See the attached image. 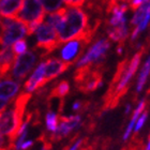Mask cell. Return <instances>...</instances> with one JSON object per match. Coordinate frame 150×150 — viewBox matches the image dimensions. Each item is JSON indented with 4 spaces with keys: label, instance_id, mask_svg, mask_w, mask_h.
<instances>
[{
    "label": "cell",
    "instance_id": "1",
    "mask_svg": "<svg viewBox=\"0 0 150 150\" xmlns=\"http://www.w3.org/2000/svg\"><path fill=\"white\" fill-rule=\"evenodd\" d=\"M61 11L62 24L57 30L59 44L78 38H89L90 24L86 10L81 6H66Z\"/></svg>",
    "mask_w": 150,
    "mask_h": 150
},
{
    "label": "cell",
    "instance_id": "2",
    "mask_svg": "<svg viewBox=\"0 0 150 150\" xmlns=\"http://www.w3.org/2000/svg\"><path fill=\"white\" fill-rule=\"evenodd\" d=\"M30 97L31 94L23 92L16 98L12 106L0 114V134L9 138L11 144L15 141L17 131L24 121V114Z\"/></svg>",
    "mask_w": 150,
    "mask_h": 150
},
{
    "label": "cell",
    "instance_id": "3",
    "mask_svg": "<svg viewBox=\"0 0 150 150\" xmlns=\"http://www.w3.org/2000/svg\"><path fill=\"white\" fill-rule=\"evenodd\" d=\"M112 43L106 37L99 38L86 48L81 57L75 61L77 70L84 71L91 66H100L105 61Z\"/></svg>",
    "mask_w": 150,
    "mask_h": 150
},
{
    "label": "cell",
    "instance_id": "4",
    "mask_svg": "<svg viewBox=\"0 0 150 150\" xmlns=\"http://www.w3.org/2000/svg\"><path fill=\"white\" fill-rule=\"evenodd\" d=\"M142 57H143L142 52L135 53L128 62H125L120 67L118 74H117V78L114 81L112 91V97L115 99L123 94L125 90L128 89L129 85L131 84L134 76L138 72V69H139L142 63Z\"/></svg>",
    "mask_w": 150,
    "mask_h": 150
},
{
    "label": "cell",
    "instance_id": "5",
    "mask_svg": "<svg viewBox=\"0 0 150 150\" xmlns=\"http://www.w3.org/2000/svg\"><path fill=\"white\" fill-rule=\"evenodd\" d=\"M29 35L28 27L18 18H3L0 28V46L8 47Z\"/></svg>",
    "mask_w": 150,
    "mask_h": 150
},
{
    "label": "cell",
    "instance_id": "6",
    "mask_svg": "<svg viewBox=\"0 0 150 150\" xmlns=\"http://www.w3.org/2000/svg\"><path fill=\"white\" fill-rule=\"evenodd\" d=\"M31 35H33L35 38V48L38 50L44 52V54L53 52L59 45L57 31L45 21L39 24V26Z\"/></svg>",
    "mask_w": 150,
    "mask_h": 150
},
{
    "label": "cell",
    "instance_id": "7",
    "mask_svg": "<svg viewBox=\"0 0 150 150\" xmlns=\"http://www.w3.org/2000/svg\"><path fill=\"white\" fill-rule=\"evenodd\" d=\"M39 58L40 55L38 53V50H27L26 53L16 56V59L11 69V77L22 83L28 76L29 73L33 71L38 64Z\"/></svg>",
    "mask_w": 150,
    "mask_h": 150
},
{
    "label": "cell",
    "instance_id": "8",
    "mask_svg": "<svg viewBox=\"0 0 150 150\" xmlns=\"http://www.w3.org/2000/svg\"><path fill=\"white\" fill-rule=\"evenodd\" d=\"M89 38H78L60 43L57 47V55L61 61L67 64L75 62L84 53L85 46L88 43Z\"/></svg>",
    "mask_w": 150,
    "mask_h": 150
},
{
    "label": "cell",
    "instance_id": "9",
    "mask_svg": "<svg viewBox=\"0 0 150 150\" xmlns=\"http://www.w3.org/2000/svg\"><path fill=\"white\" fill-rule=\"evenodd\" d=\"M129 24L133 27L132 31L130 32V40L135 42L150 24V0L134 10Z\"/></svg>",
    "mask_w": 150,
    "mask_h": 150
},
{
    "label": "cell",
    "instance_id": "10",
    "mask_svg": "<svg viewBox=\"0 0 150 150\" xmlns=\"http://www.w3.org/2000/svg\"><path fill=\"white\" fill-rule=\"evenodd\" d=\"M45 13L46 12L40 0H24L22 9L16 18L24 22L27 26L31 24H40L44 21Z\"/></svg>",
    "mask_w": 150,
    "mask_h": 150
},
{
    "label": "cell",
    "instance_id": "11",
    "mask_svg": "<svg viewBox=\"0 0 150 150\" xmlns=\"http://www.w3.org/2000/svg\"><path fill=\"white\" fill-rule=\"evenodd\" d=\"M83 125V118L79 114H73V115L61 117L59 119V123L56 131L52 135V138L55 141H59L62 138H66L73 132L77 131Z\"/></svg>",
    "mask_w": 150,
    "mask_h": 150
},
{
    "label": "cell",
    "instance_id": "12",
    "mask_svg": "<svg viewBox=\"0 0 150 150\" xmlns=\"http://www.w3.org/2000/svg\"><path fill=\"white\" fill-rule=\"evenodd\" d=\"M110 17L107 21V28H118L130 26L128 18L129 4L125 2H117L108 6Z\"/></svg>",
    "mask_w": 150,
    "mask_h": 150
},
{
    "label": "cell",
    "instance_id": "13",
    "mask_svg": "<svg viewBox=\"0 0 150 150\" xmlns=\"http://www.w3.org/2000/svg\"><path fill=\"white\" fill-rule=\"evenodd\" d=\"M44 67H45L44 60L40 61L35 66L31 74L29 75V77L27 78V81L24 84V92L25 93H33L48 83L45 78V75H44Z\"/></svg>",
    "mask_w": 150,
    "mask_h": 150
},
{
    "label": "cell",
    "instance_id": "14",
    "mask_svg": "<svg viewBox=\"0 0 150 150\" xmlns=\"http://www.w3.org/2000/svg\"><path fill=\"white\" fill-rule=\"evenodd\" d=\"M45 67H44V75L47 81H50L60 76L61 74L66 72L69 64L64 63L63 61L57 58V57H48L44 59Z\"/></svg>",
    "mask_w": 150,
    "mask_h": 150
},
{
    "label": "cell",
    "instance_id": "15",
    "mask_svg": "<svg viewBox=\"0 0 150 150\" xmlns=\"http://www.w3.org/2000/svg\"><path fill=\"white\" fill-rule=\"evenodd\" d=\"M21 81L13 79L12 77L6 76L0 81V99L12 101L19 93L21 90Z\"/></svg>",
    "mask_w": 150,
    "mask_h": 150
},
{
    "label": "cell",
    "instance_id": "16",
    "mask_svg": "<svg viewBox=\"0 0 150 150\" xmlns=\"http://www.w3.org/2000/svg\"><path fill=\"white\" fill-rule=\"evenodd\" d=\"M16 59V55L13 52L12 46L1 47L0 50V77L8 76Z\"/></svg>",
    "mask_w": 150,
    "mask_h": 150
},
{
    "label": "cell",
    "instance_id": "17",
    "mask_svg": "<svg viewBox=\"0 0 150 150\" xmlns=\"http://www.w3.org/2000/svg\"><path fill=\"white\" fill-rule=\"evenodd\" d=\"M24 0H0V16L3 18H16Z\"/></svg>",
    "mask_w": 150,
    "mask_h": 150
},
{
    "label": "cell",
    "instance_id": "18",
    "mask_svg": "<svg viewBox=\"0 0 150 150\" xmlns=\"http://www.w3.org/2000/svg\"><path fill=\"white\" fill-rule=\"evenodd\" d=\"M146 106H147V102H146V100H145V99H142V100L137 103L136 107L133 110L131 118H130V121H129L128 125H127V128H125V132H123V135H122V141L123 142L129 141V138L132 136L133 131H134V127H135V123H136V120H137V118L141 116L142 112H145Z\"/></svg>",
    "mask_w": 150,
    "mask_h": 150
},
{
    "label": "cell",
    "instance_id": "19",
    "mask_svg": "<svg viewBox=\"0 0 150 150\" xmlns=\"http://www.w3.org/2000/svg\"><path fill=\"white\" fill-rule=\"evenodd\" d=\"M150 77V55L145 59L144 63L139 67L137 72V78L135 83V91L137 93H141L144 90L145 86L147 84L148 79Z\"/></svg>",
    "mask_w": 150,
    "mask_h": 150
},
{
    "label": "cell",
    "instance_id": "20",
    "mask_svg": "<svg viewBox=\"0 0 150 150\" xmlns=\"http://www.w3.org/2000/svg\"><path fill=\"white\" fill-rule=\"evenodd\" d=\"M130 26L125 27H118V28H106L107 39L110 42L115 43H122L127 40V38L130 37Z\"/></svg>",
    "mask_w": 150,
    "mask_h": 150
},
{
    "label": "cell",
    "instance_id": "21",
    "mask_svg": "<svg viewBox=\"0 0 150 150\" xmlns=\"http://www.w3.org/2000/svg\"><path fill=\"white\" fill-rule=\"evenodd\" d=\"M59 115L55 110H48L45 115V129L52 135L56 131L58 123H59Z\"/></svg>",
    "mask_w": 150,
    "mask_h": 150
},
{
    "label": "cell",
    "instance_id": "22",
    "mask_svg": "<svg viewBox=\"0 0 150 150\" xmlns=\"http://www.w3.org/2000/svg\"><path fill=\"white\" fill-rule=\"evenodd\" d=\"M81 85H83V90L91 92L102 86V78L100 75H90L86 79H83Z\"/></svg>",
    "mask_w": 150,
    "mask_h": 150
},
{
    "label": "cell",
    "instance_id": "23",
    "mask_svg": "<svg viewBox=\"0 0 150 150\" xmlns=\"http://www.w3.org/2000/svg\"><path fill=\"white\" fill-rule=\"evenodd\" d=\"M62 19H63V15H62V11L59 10L57 12H53V13H47L45 17H44V21L53 27L55 30H58L61 24H62Z\"/></svg>",
    "mask_w": 150,
    "mask_h": 150
},
{
    "label": "cell",
    "instance_id": "24",
    "mask_svg": "<svg viewBox=\"0 0 150 150\" xmlns=\"http://www.w3.org/2000/svg\"><path fill=\"white\" fill-rule=\"evenodd\" d=\"M70 89H71V86H70L69 81H61L53 88L52 93H53V96H55V97L64 98L66 96H68V93L70 92Z\"/></svg>",
    "mask_w": 150,
    "mask_h": 150
},
{
    "label": "cell",
    "instance_id": "25",
    "mask_svg": "<svg viewBox=\"0 0 150 150\" xmlns=\"http://www.w3.org/2000/svg\"><path fill=\"white\" fill-rule=\"evenodd\" d=\"M46 13L57 12L63 8L62 0H40Z\"/></svg>",
    "mask_w": 150,
    "mask_h": 150
},
{
    "label": "cell",
    "instance_id": "26",
    "mask_svg": "<svg viewBox=\"0 0 150 150\" xmlns=\"http://www.w3.org/2000/svg\"><path fill=\"white\" fill-rule=\"evenodd\" d=\"M28 47H29L28 42H27L25 39H23V40H19L13 44L12 50H13V52L15 53L16 56H19V55L26 53V52L28 50Z\"/></svg>",
    "mask_w": 150,
    "mask_h": 150
},
{
    "label": "cell",
    "instance_id": "27",
    "mask_svg": "<svg viewBox=\"0 0 150 150\" xmlns=\"http://www.w3.org/2000/svg\"><path fill=\"white\" fill-rule=\"evenodd\" d=\"M147 120H148V112L145 110V112H142L141 116H139V117L137 118V120H136V123H135L133 133H139V132L144 129L145 125H146Z\"/></svg>",
    "mask_w": 150,
    "mask_h": 150
},
{
    "label": "cell",
    "instance_id": "28",
    "mask_svg": "<svg viewBox=\"0 0 150 150\" xmlns=\"http://www.w3.org/2000/svg\"><path fill=\"white\" fill-rule=\"evenodd\" d=\"M83 143H84V139L81 137H78L71 144V146H69V147L66 148L64 150H79L81 147V145H83Z\"/></svg>",
    "mask_w": 150,
    "mask_h": 150
},
{
    "label": "cell",
    "instance_id": "29",
    "mask_svg": "<svg viewBox=\"0 0 150 150\" xmlns=\"http://www.w3.org/2000/svg\"><path fill=\"white\" fill-rule=\"evenodd\" d=\"M88 0H67L64 4L67 6H83Z\"/></svg>",
    "mask_w": 150,
    "mask_h": 150
},
{
    "label": "cell",
    "instance_id": "30",
    "mask_svg": "<svg viewBox=\"0 0 150 150\" xmlns=\"http://www.w3.org/2000/svg\"><path fill=\"white\" fill-rule=\"evenodd\" d=\"M147 1L148 0H132L131 2L129 3V6L132 8L133 10H135L137 9V8H139L141 6H143V4H145Z\"/></svg>",
    "mask_w": 150,
    "mask_h": 150
},
{
    "label": "cell",
    "instance_id": "31",
    "mask_svg": "<svg viewBox=\"0 0 150 150\" xmlns=\"http://www.w3.org/2000/svg\"><path fill=\"white\" fill-rule=\"evenodd\" d=\"M81 110H83V102L81 101L77 100L72 104V110L74 112V114H77Z\"/></svg>",
    "mask_w": 150,
    "mask_h": 150
},
{
    "label": "cell",
    "instance_id": "32",
    "mask_svg": "<svg viewBox=\"0 0 150 150\" xmlns=\"http://www.w3.org/2000/svg\"><path fill=\"white\" fill-rule=\"evenodd\" d=\"M11 101L9 100H4V99H0V114L3 112V110H6V107L9 106V104Z\"/></svg>",
    "mask_w": 150,
    "mask_h": 150
},
{
    "label": "cell",
    "instance_id": "33",
    "mask_svg": "<svg viewBox=\"0 0 150 150\" xmlns=\"http://www.w3.org/2000/svg\"><path fill=\"white\" fill-rule=\"evenodd\" d=\"M133 106H132V104L131 103H128L127 105H125V115H130L131 114V112H133Z\"/></svg>",
    "mask_w": 150,
    "mask_h": 150
},
{
    "label": "cell",
    "instance_id": "34",
    "mask_svg": "<svg viewBox=\"0 0 150 150\" xmlns=\"http://www.w3.org/2000/svg\"><path fill=\"white\" fill-rule=\"evenodd\" d=\"M103 1H104L105 3H106L107 6H112V4H114V3L119 2L120 0H103Z\"/></svg>",
    "mask_w": 150,
    "mask_h": 150
},
{
    "label": "cell",
    "instance_id": "35",
    "mask_svg": "<svg viewBox=\"0 0 150 150\" xmlns=\"http://www.w3.org/2000/svg\"><path fill=\"white\" fill-rule=\"evenodd\" d=\"M117 54H119V55H122V53H123V46L122 45H119V46H117Z\"/></svg>",
    "mask_w": 150,
    "mask_h": 150
},
{
    "label": "cell",
    "instance_id": "36",
    "mask_svg": "<svg viewBox=\"0 0 150 150\" xmlns=\"http://www.w3.org/2000/svg\"><path fill=\"white\" fill-rule=\"evenodd\" d=\"M144 150H150V137L148 138L147 143H146V145H145V148Z\"/></svg>",
    "mask_w": 150,
    "mask_h": 150
},
{
    "label": "cell",
    "instance_id": "37",
    "mask_svg": "<svg viewBox=\"0 0 150 150\" xmlns=\"http://www.w3.org/2000/svg\"><path fill=\"white\" fill-rule=\"evenodd\" d=\"M132 0H120V2H125V3H130Z\"/></svg>",
    "mask_w": 150,
    "mask_h": 150
},
{
    "label": "cell",
    "instance_id": "38",
    "mask_svg": "<svg viewBox=\"0 0 150 150\" xmlns=\"http://www.w3.org/2000/svg\"><path fill=\"white\" fill-rule=\"evenodd\" d=\"M40 150H48V147H47V146H46V145H44V146H43V147H42V148H41V149Z\"/></svg>",
    "mask_w": 150,
    "mask_h": 150
},
{
    "label": "cell",
    "instance_id": "39",
    "mask_svg": "<svg viewBox=\"0 0 150 150\" xmlns=\"http://www.w3.org/2000/svg\"><path fill=\"white\" fill-rule=\"evenodd\" d=\"M1 22H2V19H1V17H0V28H1Z\"/></svg>",
    "mask_w": 150,
    "mask_h": 150
}]
</instances>
